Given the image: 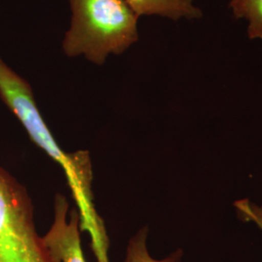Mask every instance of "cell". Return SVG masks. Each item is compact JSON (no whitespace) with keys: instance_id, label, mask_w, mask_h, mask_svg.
I'll use <instances>...</instances> for the list:
<instances>
[{"instance_id":"cell-1","label":"cell","mask_w":262,"mask_h":262,"mask_svg":"<svg viewBox=\"0 0 262 262\" xmlns=\"http://www.w3.org/2000/svg\"><path fill=\"white\" fill-rule=\"evenodd\" d=\"M0 96L18 118L30 139L56 161L66 173L68 186L80 215L81 231L89 232L97 262L109 261V238L94 204L93 168L89 151L66 154L56 144L38 110L30 84L0 57Z\"/></svg>"},{"instance_id":"cell-2","label":"cell","mask_w":262,"mask_h":262,"mask_svg":"<svg viewBox=\"0 0 262 262\" xmlns=\"http://www.w3.org/2000/svg\"><path fill=\"white\" fill-rule=\"evenodd\" d=\"M69 1L73 15L62 43L67 56L84 55L102 64L108 55H121L138 40V17L124 0Z\"/></svg>"},{"instance_id":"cell-3","label":"cell","mask_w":262,"mask_h":262,"mask_svg":"<svg viewBox=\"0 0 262 262\" xmlns=\"http://www.w3.org/2000/svg\"><path fill=\"white\" fill-rule=\"evenodd\" d=\"M0 262H55L38 234L27 189L1 166Z\"/></svg>"},{"instance_id":"cell-4","label":"cell","mask_w":262,"mask_h":262,"mask_svg":"<svg viewBox=\"0 0 262 262\" xmlns=\"http://www.w3.org/2000/svg\"><path fill=\"white\" fill-rule=\"evenodd\" d=\"M68 208L66 197L57 194L54 222L42 237L43 243L55 262H86L81 243L79 212L71 210L68 216Z\"/></svg>"},{"instance_id":"cell-5","label":"cell","mask_w":262,"mask_h":262,"mask_svg":"<svg viewBox=\"0 0 262 262\" xmlns=\"http://www.w3.org/2000/svg\"><path fill=\"white\" fill-rule=\"evenodd\" d=\"M137 17L160 16L178 20L198 19L202 11L194 5V0H124Z\"/></svg>"},{"instance_id":"cell-6","label":"cell","mask_w":262,"mask_h":262,"mask_svg":"<svg viewBox=\"0 0 262 262\" xmlns=\"http://www.w3.org/2000/svg\"><path fill=\"white\" fill-rule=\"evenodd\" d=\"M230 10L237 19L248 21V35L262 40V0H230Z\"/></svg>"},{"instance_id":"cell-7","label":"cell","mask_w":262,"mask_h":262,"mask_svg":"<svg viewBox=\"0 0 262 262\" xmlns=\"http://www.w3.org/2000/svg\"><path fill=\"white\" fill-rule=\"evenodd\" d=\"M148 227H143L128 242L123 262H180L183 252L178 250L163 259L154 258L148 250Z\"/></svg>"},{"instance_id":"cell-8","label":"cell","mask_w":262,"mask_h":262,"mask_svg":"<svg viewBox=\"0 0 262 262\" xmlns=\"http://www.w3.org/2000/svg\"><path fill=\"white\" fill-rule=\"evenodd\" d=\"M236 212L240 220L246 223H253L262 230V206L245 198L237 200L234 203Z\"/></svg>"}]
</instances>
